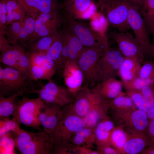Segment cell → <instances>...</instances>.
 <instances>
[{"label":"cell","mask_w":154,"mask_h":154,"mask_svg":"<svg viewBox=\"0 0 154 154\" xmlns=\"http://www.w3.org/2000/svg\"><path fill=\"white\" fill-rule=\"evenodd\" d=\"M100 11L109 25L119 32H127L131 29L128 22V5L127 0H110L102 5Z\"/></svg>","instance_id":"obj_4"},{"label":"cell","mask_w":154,"mask_h":154,"mask_svg":"<svg viewBox=\"0 0 154 154\" xmlns=\"http://www.w3.org/2000/svg\"><path fill=\"white\" fill-rule=\"evenodd\" d=\"M104 100L100 93L98 84L92 88L84 84L69 105L75 114L83 118L92 107Z\"/></svg>","instance_id":"obj_10"},{"label":"cell","mask_w":154,"mask_h":154,"mask_svg":"<svg viewBox=\"0 0 154 154\" xmlns=\"http://www.w3.org/2000/svg\"><path fill=\"white\" fill-rule=\"evenodd\" d=\"M127 138V133L123 129L115 127L111 133L110 140L112 146L116 149L120 154H122Z\"/></svg>","instance_id":"obj_28"},{"label":"cell","mask_w":154,"mask_h":154,"mask_svg":"<svg viewBox=\"0 0 154 154\" xmlns=\"http://www.w3.org/2000/svg\"><path fill=\"white\" fill-rule=\"evenodd\" d=\"M60 33L67 44L69 60L76 61L85 47L74 35L65 28Z\"/></svg>","instance_id":"obj_23"},{"label":"cell","mask_w":154,"mask_h":154,"mask_svg":"<svg viewBox=\"0 0 154 154\" xmlns=\"http://www.w3.org/2000/svg\"><path fill=\"white\" fill-rule=\"evenodd\" d=\"M110 113L116 126L122 128L127 133L148 131L151 119L143 111L137 109Z\"/></svg>","instance_id":"obj_5"},{"label":"cell","mask_w":154,"mask_h":154,"mask_svg":"<svg viewBox=\"0 0 154 154\" xmlns=\"http://www.w3.org/2000/svg\"><path fill=\"white\" fill-rule=\"evenodd\" d=\"M23 27L19 23L15 22L13 23L12 26V29L13 32L16 34H19Z\"/></svg>","instance_id":"obj_43"},{"label":"cell","mask_w":154,"mask_h":154,"mask_svg":"<svg viewBox=\"0 0 154 154\" xmlns=\"http://www.w3.org/2000/svg\"><path fill=\"white\" fill-rule=\"evenodd\" d=\"M20 9V8L14 11L13 12V16L14 19L15 20H18L21 18V16L19 14L17 13V11H16Z\"/></svg>","instance_id":"obj_49"},{"label":"cell","mask_w":154,"mask_h":154,"mask_svg":"<svg viewBox=\"0 0 154 154\" xmlns=\"http://www.w3.org/2000/svg\"><path fill=\"white\" fill-rule=\"evenodd\" d=\"M58 32L57 31L51 36L43 37L36 43L32 44L31 50L33 54H45L52 44Z\"/></svg>","instance_id":"obj_29"},{"label":"cell","mask_w":154,"mask_h":154,"mask_svg":"<svg viewBox=\"0 0 154 154\" xmlns=\"http://www.w3.org/2000/svg\"><path fill=\"white\" fill-rule=\"evenodd\" d=\"M1 51L0 62L17 69L18 63L25 50L20 46L8 45Z\"/></svg>","instance_id":"obj_21"},{"label":"cell","mask_w":154,"mask_h":154,"mask_svg":"<svg viewBox=\"0 0 154 154\" xmlns=\"http://www.w3.org/2000/svg\"><path fill=\"white\" fill-rule=\"evenodd\" d=\"M139 11L149 34L154 35V0H144Z\"/></svg>","instance_id":"obj_24"},{"label":"cell","mask_w":154,"mask_h":154,"mask_svg":"<svg viewBox=\"0 0 154 154\" xmlns=\"http://www.w3.org/2000/svg\"><path fill=\"white\" fill-rule=\"evenodd\" d=\"M28 11L39 10L42 13L58 12L61 8L58 0H18Z\"/></svg>","instance_id":"obj_16"},{"label":"cell","mask_w":154,"mask_h":154,"mask_svg":"<svg viewBox=\"0 0 154 154\" xmlns=\"http://www.w3.org/2000/svg\"><path fill=\"white\" fill-rule=\"evenodd\" d=\"M65 85L74 97L82 87L84 78L82 72L75 60H69L62 72Z\"/></svg>","instance_id":"obj_14"},{"label":"cell","mask_w":154,"mask_h":154,"mask_svg":"<svg viewBox=\"0 0 154 154\" xmlns=\"http://www.w3.org/2000/svg\"><path fill=\"white\" fill-rule=\"evenodd\" d=\"M104 51L101 48L85 47L76 60L83 74L84 84L92 88L100 83L97 66L98 60Z\"/></svg>","instance_id":"obj_7"},{"label":"cell","mask_w":154,"mask_h":154,"mask_svg":"<svg viewBox=\"0 0 154 154\" xmlns=\"http://www.w3.org/2000/svg\"><path fill=\"white\" fill-rule=\"evenodd\" d=\"M43 25L44 24L38 19L36 20L35 24V32L36 33H38Z\"/></svg>","instance_id":"obj_45"},{"label":"cell","mask_w":154,"mask_h":154,"mask_svg":"<svg viewBox=\"0 0 154 154\" xmlns=\"http://www.w3.org/2000/svg\"><path fill=\"white\" fill-rule=\"evenodd\" d=\"M98 85L100 94L107 100L115 98L123 92L122 82L116 78H109L98 84Z\"/></svg>","instance_id":"obj_18"},{"label":"cell","mask_w":154,"mask_h":154,"mask_svg":"<svg viewBox=\"0 0 154 154\" xmlns=\"http://www.w3.org/2000/svg\"><path fill=\"white\" fill-rule=\"evenodd\" d=\"M124 57L118 49H108L104 51L99 59L97 72L100 83L118 75Z\"/></svg>","instance_id":"obj_11"},{"label":"cell","mask_w":154,"mask_h":154,"mask_svg":"<svg viewBox=\"0 0 154 154\" xmlns=\"http://www.w3.org/2000/svg\"><path fill=\"white\" fill-rule=\"evenodd\" d=\"M127 133V139L124 146L122 154L141 153L147 146L154 141L148 131Z\"/></svg>","instance_id":"obj_15"},{"label":"cell","mask_w":154,"mask_h":154,"mask_svg":"<svg viewBox=\"0 0 154 154\" xmlns=\"http://www.w3.org/2000/svg\"><path fill=\"white\" fill-rule=\"evenodd\" d=\"M142 154H154V141L147 146L140 153Z\"/></svg>","instance_id":"obj_41"},{"label":"cell","mask_w":154,"mask_h":154,"mask_svg":"<svg viewBox=\"0 0 154 154\" xmlns=\"http://www.w3.org/2000/svg\"><path fill=\"white\" fill-rule=\"evenodd\" d=\"M128 3V22L135 35L134 37L142 48L145 56H154V45L150 42L149 34L139 9Z\"/></svg>","instance_id":"obj_8"},{"label":"cell","mask_w":154,"mask_h":154,"mask_svg":"<svg viewBox=\"0 0 154 154\" xmlns=\"http://www.w3.org/2000/svg\"><path fill=\"white\" fill-rule=\"evenodd\" d=\"M35 22L34 19L31 17L26 20L24 27L29 34H31L34 31Z\"/></svg>","instance_id":"obj_38"},{"label":"cell","mask_w":154,"mask_h":154,"mask_svg":"<svg viewBox=\"0 0 154 154\" xmlns=\"http://www.w3.org/2000/svg\"><path fill=\"white\" fill-rule=\"evenodd\" d=\"M29 81L20 70L15 68L0 66V95L11 96L26 91Z\"/></svg>","instance_id":"obj_9"},{"label":"cell","mask_w":154,"mask_h":154,"mask_svg":"<svg viewBox=\"0 0 154 154\" xmlns=\"http://www.w3.org/2000/svg\"><path fill=\"white\" fill-rule=\"evenodd\" d=\"M0 137L10 133L14 136L21 129L19 124L10 118L0 119Z\"/></svg>","instance_id":"obj_31"},{"label":"cell","mask_w":154,"mask_h":154,"mask_svg":"<svg viewBox=\"0 0 154 154\" xmlns=\"http://www.w3.org/2000/svg\"><path fill=\"white\" fill-rule=\"evenodd\" d=\"M18 102L17 109L12 119L19 125L23 124L41 131L37 117L40 109L44 105L45 103L38 97L29 98L24 95Z\"/></svg>","instance_id":"obj_6"},{"label":"cell","mask_w":154,"mask_h":154,"mask_svg":"<svg viewBox=\"0 0 154 154\" xmlns=\"http://www.w3.org/2000/svg\"><path fill=\"white\" fill-rule=\"evenodd\" d=\"M148 131L154 141V119L151 120L148 127Z\"/></svg>","instance_id":"obj_42"},{"label":"cell","mask_w":154,"mask_h":154,"mask_svg":"<svg viewBox=\"0 0 154 154\" xmlns=\"http://www.w3.org/2000/svg\"><path fill=\"white\" fill-rule=\"evenodd\" d=\"M97 1V4L98 7H100V6L104 3L110 0H95Z\"/></svg>","instance_id":"obj_51"},{"label":"cell","mask_w":154,"mask_h":154,"mask_svg":"<svg viewBox=\"0 0 154 154\" xmlns=\"http://www.w3.org/2000/svg\"><path fill=\"white\" fill-rule=\"evenodd\" d=\"M95 0H64L61 4L66 19L90 18L98 7Z\"/></svg>","instance_id":"obj_12"},{"label":"cell","mask_w":154,"mask_h":154,"mask_svg":"<svg viewBox=\"0 0 154 154\" xmlns=\"http://www.w3.org/2000/svg\"><path fill=\"white\" fill-rule=\"evenodd\" d=\"M26 92L29 94H36L38 97L45 103L57 104L62 106H65L62 101L47 92L43 87L42 84L39 89H29L27 88Z\"/></svg>","instance_id":"obj_32"},{"label":"cell","mask_w":154,"mask_h":154,"mask_svg":"<svg viewBox=\"0 0 154 154\" xmlns=\"http://www.w3.org/2000/svg\"><path fill=\"white\" fill-rule=\"evenodd\" d=\"M148 116L151 120L154 119V106L147 113Z\"/></svg>","instance_id":"obj_47"},{"label":"cell","mask_w":154,"mask_h":154,"mask_svg":"<svg viewBox=\"0 0 154 154\" xmlns=\"http://www.w3.org/2000/svg\"><path fill=\"white\" fill-rule=\"evenodd\" d=\"M106 109L107 112L109 110L110 113L137 109L130 98L123 92L115 98L107 100Z\"/></svg>","instance_id":"obj_20"},{"label":"cell","mask_w":154,"mask_h":154,"mask_svg":"<svg viewBox=\"0 0 154 154\" xmlns=\"http://www.w3.org/2000/svg\"><path fill=\"white\" fill-rule=\"evenodd\" d=\"M22 90L7 97L0 95V119L10 118L15 113L18 106L19 96L24 95Z\"/></svg>","instance_id":"obj_19"},{"label":"cell","mask_w":154,"mask_h":154,"mask_svg":"<svg viewBox=\"0 0 154 154\" xmlns=\"http://www.w3.org/2000/svg\"><path fill=\"white\" fill-rule=\"evenodd\" d=\"M68 105L62 107L57 125L48 134L53 141L54 154L66 153L73 136L86 126L84 119Z\"/></svg>","instance_id":"obj_1"},{"label":"cell","mask_w":154,"mask_h":154,"mask_svg":"<svg viewBox=\"0 0 154 154\" xmlns=\"http://www.w3.org/2000/svg\"><path fill=\"white\" fill-rule=\"evenodd\" d=\"M154 47H153V49H154Z\"/></svg>","instance_id":"obj_52"},{"label":"cell","mask_w":154,"mask_h":154,"mask_svg":"<svg viewBox=\"0 0 154 154\" xmlns=\"http://www.w3.org/2000/svg\"><path fill=\"white\" fill-rule=\"evenodd\" d=\"M62 107L57 104H52L45 119L40 124L44 131L48 134L55 128L59 120L60 110Z\"/></svg>","instance_id":"obj_25"},{"label":"cell","mask_w":154,"mask_h":154,"mask_svg":"<svg viewBox=\"0 0 154 154\" xmlns=\"http://www.w3.org/2000/svg\"><path fill=\"white\" fill-rule=\"evenodd\" d=\"M136 108L147 113L149 109L145 98L141 90L126 92Z\"/></svg>","instance_id":"obj_33"},{"label":"cell","mask_w":154,"mask_h":154,"mask_svg":"<svg viewBox=\"0 0 154 154\" xmlns=\"http://www.w3.org/2000/svg\"><path fill=\"white\" fill-rule=\"evenodd\" d=\"M141 91L150 110L154 106V82L145 86Z\"/></svg>","instance_id":"obj_35"},{"label":"cell","mask_w":154,"mask_h":154,"mask_svg":"<svg viewBox=\"0 0 154 154\" xmlns=\"http://www.w3.org/2000/svg\"><path fill=\"white\" fill-rule=\"evenodd\" d=\"M137 76L145 79H154V61L144 62L139 70Z\"/></svg>","instance_id":"obj_34"},{"label":"cell","mask_w":154,"mask_h":154,"mask_svg":"<svg viewBox=\"0 0 154 154\" xmlns=\"http://www.w3.org/2000/svg\"><path fill=\"white\" fill-rule=\"evenodd\" d=\"M126 92L140 91L145 86L154 82V79H145L137 76L130 80L121 82Z\"/></svg>","instance_id":"obj_30"},{"label":"cell","mask_w":154,"mask_h":154,"mask_svg":"<svg viewBox=\"0 0 154 154\" xmlns=\"http://www.w3.org/2000/svg\"><path fill=\"white\" fill-rule=\"evenodd\" d=\"M112 131L108 130L106 127L102 120L98 124L95 129V133L96 143L98 148L106 146H112L110 140Z\"/></svg>","instance_id":"obj_27"},{"label":"cell","mask_w":154,"mask_h":154,"mask_svg":"<svg viewBox=\"0 0 154 154\" xmlns=\"http://www.w3.org/2000/svg\"><path fill=\"white\" fill-rule=\"evenodd\" d=\"M15 147L21 154H53V142L44 131L21 129L14 137Z\"/></svg>","instance_id":"obj_2"},{"label":"cell","mask_w":154,"mask_h":154,"mask_svg":"<svg viewBox=\"0 0 154 154\" xmlns=\"http://www.w3.org/2000/svg\"><path fill=\"white\" fill-rule=\"evenodd\" d=\"M0 21L3 24H5L7 21V15L4 14H0Z\"/></svg>","instance_id":"obj_48"},{"label":"cell","mask_w":154,"mask_h":154,"mask_svg":"<svg viewBox=\"0 0 154 154\" xmlns=\"http://www.w3.org/2000/svg\"><path fill=\"white\" fill-rule=\"evenodd\" d=\"M65 28L74 35L85 47L101 48H109L107 38L86 23L74 19H65Z\"/></svg>","instance_id":"obj_3"},{"label":"cell","mask_w":154,"mask_h":154,"mask_svg":"<svg viewBox=\"0 0 154 154\" xmlns=\"http://www.w3.org/2000/svg\"><path fill=\"white\" fill-rule=\"evenodd\" d=\"M75 151H77V153L79 154H100L98 151H95L91 150L89 148H88L78 146L74 148Z\"/></svg>","instance_id":"obj_40"},{"label":"cell","mask_w":154,"mask_h":154,"mask_svg":"<svg viewBox=\"0 0 154 154\" xmlns=\"http://www.w3.org/2000/svg\"><path fill=\"white\" fill-rule=\"evenodd\" d=\"M95 129L86 126L75 134L83 137L87 140L89 145L91 147L93 143H96Z\"/></svg>","instance_id":"obj_36"},{"label":"cell","mask_w":154,"mask_h":154,"mask_svg":"<svg viewBox=\"0 0 154 154\" xmlns=\"http://www.w3.org/2000/svg\"><path fill=\"white\" fill-rule=\"evenodd\" d=\"M142 63L143 62L137 58L124 57L118 74L121 81H128L137 77Z\"/></svg>","instance_id":"obj_17"},{"label":"cell","mask_w":154,"mask_h":154,"mask_svg":"<svg viewBox=\"0 0 154 154\" xmlns=\"http://www.w3.org/2000/svg\"><path fill=\"white\" fill-rule=\"evenodd\" d=\"M100 154H119V152L111 146H106L98 148Z\"/></svg>","instance_id":"obj_39"},{"label":"cell","mask_w":154,"mask_h":154,"mask_svg":"<svg viewBox=\"0 0 154 154\" xmlns=\"http://www.w3.org/2000/svg\"><path fill=\"white\" fill-rule=\"evenodd\" d=\"M63 43L60 32L58 33L52 44L45 53L46 57L55 63L59 74L60 61Z\"/></svg>","instance_id":"obj_26"},{"label":"cell","mask_w":154,"mask_h":154,"mask_svg":"<svg viewBox=\"0 0 154 154\" xmlns=\"http://www.w3.org/2000/svg\"><path fill=\"white\" fill-rule=\"evenodd\" d=\"M117 43L118 49L124 57L137 58L143 63L145 56L135 37L127 32H110L109 35Z\"/></svg>","instance_id":"obj_13"},{"label":"cell","mask_w":154,"mask_h":154,"mask_svg":"<svg viewBox=\"0 0 154 154\" xmlns=\"http://www.w3.org/2000/svg\"><path fill=\"white\" fill-rule=\"evenodd\" d=\"M133 5L138 7L139 9L142 6L144 0H127Z\"/></svg>","instance_id":"obj_44"},{"label":"cell","mask_w":154,"mask_h":154,"mask_svg":"<svg viewBox=\"0 0 154 154\" xmlns=\"http://www.w3.org/2000/svg\"><path fill=\"white\" fill-rule=\"evenodd\" d=\"M29 35L28 33L25 29L24 27H23L19 33V37L22 40H24Z\"/></svg>","instance_id":"obj_46"},{"label":"cell","mask_w":154,"mask_h":154,"mask_svg":"<svg viewBox=\"0 0 154 154\" xmlns=\"http://www.w3.org/2000/svg\"><path fill=\"white\" fill-rule=\"evenodd\" d=\"M45 84H42L44 88L48 92L62 101L65 105L69 104L74 100V97L65 87L59 86L51 79Z\"/></svg>","instance_id":"obj_22"},{"label":"cell","mask_w":154,"mask_h":154,"mask_svg":"<svg viewBox=\"0 0 154 154\" xmlns=\"http://www.w3.org/2000/svg\"><path fill=\"white\" fill-rule=\"evenodd\" d=\"M71 141L77 146H83V147L88 148L91 147L87 140L82 136L75 134L72 137Z\"/></svg>","instance_id":"obj_37"},{"label":"cell","mask_w":154,"mask_h":154,"mask_svg":"<svg viewBox=\"0 0 154 154\" xmlns=\"http://www.w3.org/2000/svg\"><path fill=\"white\" fill-rule=\"evenodd\" d=\"M7 22H12L13 19H14L13 13H7Z\"/></svg>","instance_id":"obj_50"}]
</instances>
